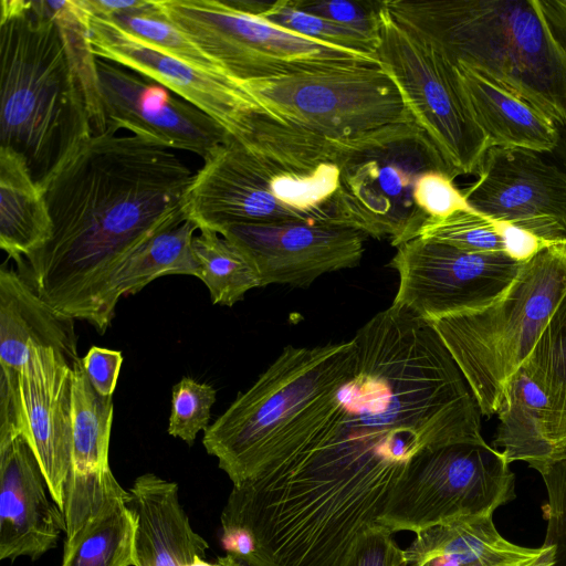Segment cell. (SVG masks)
I'll list each match as a JSON object with an SVG mask.
<instances>
[{"mask_svg": "<svg viewBox=\"0 0 566 566\" xmlns=\"http://www.w3.org/2000/svg\"><path fill=\"white\" fill-rule=\"evenodd\" d=\"M565 294L566 244H554L523 262L511 285L489 305L429 322L482 416L497 412L507 381L531 355Z\"/></svg>", "mask_w": 566, "mask_h": 566, "instance_id": "277c9868", "label": "cell"}, {"mask_svg": "<svg viewBox=\"0 0 566 566\" xmlns=\"http://www.w3.org/2000/svg\"><path fill=\"white\" fill-rule=\"evenodd\" d=\"M123 359L122 352L98 346H92L82 358L87 377L99 395L113 397Z\"/></svg>", "mask_w": 566, "mask_h": 566, "instance_id": "f35d334b", "label": "cell"}, {"mask_svg": "<svg viewBox=\"0 0 566 566\" xmlns=\"http://www.w3.org/2000/svg\"><path fill=\"white\" fill-rule=\"evenodd\" d=\"M276 166L232 138L195 174L185 198L187 218L216 232L230 224L314 221L275 198Z\"/></svg>", "mask_w": 566, "mask_h": 566, "instance_id": "2e32d148", "label": "cell"}, {"mask_svg": "<svg viewBox=\"0 0 566 566\" xmlns=\"http://www.w3.org/2000/svg\"><path fill=\"white\" fill-rule=\"evenodd\" d=\"M389 12L463 64L566 124V51L538 0H385Z\"/></svg>", "mask_w": 566, "mask_h": 566, "instance_id": "7a4b0ae2", "label": "cell"}, {"mask_svg": "<svg viewBox=\"0 0 566 566\" xmlns=\"http://www.w3.org/2000/svg\"><path fill=\"white\" fill-rule=\"evenodd\" d=\"M0 6V147L20 154L39 182L93 132L55 23L39 1Z\"/></svg>", "mask_w": 566, "mask_h": 566, "instance_id": "3957f363", "label": "cell"}, {"mask_svg": "<svg viewBox=\"0 0 566 566\" xmlns=\"http://www.w3.org/2000/svg\"><path fill=\"white\" fill-rule=\"evenodd\" d=\"M403 549L394 539V532L377 523L355 541L343 566H402Z\"/></svg>", "mask_w": 566, "mask_h": 566, "instance_id": "74e56055", "label": "cell"}, {"mask_svg": "<svg viewBox=\"0 0 566 566\" xmlns=\"http://www.w3.org/2000/svg\"><path fill=\"white\" fill-rule=\"evenodd\" d=\"M113 418V397H104L94 389L80 358L72 366L71 472L87 474L109 468L108 450Z\"/></svg>", "mask_w": 566, "mask_h": 566, "instance_id": "83f0119b", "label": "cell"}, {"mask_svg": "<svg viewBox=\"0 0 566 566\" xmlns=\"http://www.w3.org/2000/svg\"><path fill=\"white\" fill-rule=\"evenodd\" d=\"M305 12L325 18L340 27L357 32L378 46L381 27V1L349 0H292Z\"/></svg>", "mask_w": 566, "mask_h": 566, "instance_id": "e575fe53", "label": "cell"}, {"mask_svg": "<svg viewBox=\"0 0 566 566\" xmlns=\"http://www.w3.org/2000/svg\"><path fill=\"white\" fill-rule=\"evenodd\" d=\"M48 484L29 442L0 443V559H38L56 546L65 518L46 495Z\"/></svg>", "mask_w": 566, "mask_h": 566, "instance_id": "d6986e66", "label": "cell"}, {"mask_svg": "<svg viewBox=\"0 0 566 566\" xmlns=\"http://www.w3.org/2000/svg\"><path fill=\"white\" fill-rule=\"evenodd\" d=\"M357 356L354 338L283 348L277 358L205 431L202 444L233 484L259 475L279 433L306 408L340 387Z\"/></svg>", "mask_w": 566, "mask_h": 566, "instance_id": "8992f818", "label": "cell"}, {"mask_svg": "<svg viewBox=\"0 0 566 566\" xmlns=\"http://www.w3.org/2000/svg\"><path fill=\"white\" fill-rule=\"evenodd\" d=\"M52 237L45 197L25 159L0 147V248L21 263Z\"/></svg>", "mask_w": 566, "mask_h": 566, "instance_id": "cb8c5ba5", "label": "cell"}, {"mask_svg": "<svg viewBox=\"0 0 566 566\" xmlns=\"http://www.w3.org/2000/svg\"><path fill=\"white\" fill-rule=\"evenodd\" d=\"M417 237L469 252L504 253L495 221L475 210L460 211L441 220L427 221Z\"/></svg>", "mask_w": 566, "mask_h": 566, "instance_id": "d6a6232c", "label": "cell"}, {"mask_svg": "<svg viewBox=\"0 0 566 566\" xmlns=\"http://www.w3.org/2000/svg\"><path fill=\"white\" fill-rule=\"evenodd\" d=\"M475 175L462 190L473 210L566 244V172L557 164L533 150L490 147Z\"/></svg>", "mask_w": 566, "mask_h": 566, "instance_id": "7c38bea8", "label": "cell"}, {"mask_svg": "<svg viewBox=\"0 0 566 566\" xmlns=\"http://www.w3.org/2000/svg\"><path fill=\"white\" fill-rule=\"evenodd\" d=\"M237 82L255 102L268 130L282 132L306 148L342 155L368 135L413 122L397 85L379 63Z\"/></svg>", "mask_w": 566, "mask_h": 566, "instance_id": "5b68a950", "label": "cell"}, {"mask_svg": "<svg viewBox=\"0 0 566 566\" xmlns=\"http://www.w3.org/2000/svg\"><path fill=\"white\" fill-rule=\"evenodd\" d=\"M74 319L46 303L17 272L0 270V370H19L31 347L78 360Z\"/></svg>", "mask_w": 566, "mask_h": 566, "instance_id": "44dd1931", "label": "cell"}, {"mask_svg": "<svg viewBox=\"0 0 566 566\" xmlns=\"http://www.w3.org/2000/svg\"><path fill=\"white\" fill-rule=\"evenodd\" d=\"M558 139L555 149L551 153L557 165L566 172V124L558 125Z\"/></svg>", "mask_w": 566, "mask_h": 566, "instance_id": "7bdbcfd3", "label": "cell"}, {"mask_svg": "<svg viewBox=\"0 0 566 566\" xmlns=\"http://www.w3.org/2000/svg\"><path fill=\"white\" fill-rule=\"evenodd\" d=\"M92 17L109 18L116 13L143 6L146 0H77Z\"/></svg>", "mask_w": 566, "mask_h": 566, "instance_id": "b9f144b4", "label": "cell"}, {"mask_svg": "<svg viewBox=\"0 0 566 566\" xmlns=\"http://www.w3.org/2000/svg\"><path fill=\"white\" fill-rule=\"evenodd\" d=\"M198 279L213 304L233 306L245 293L260 287L258 275L244 254L228 239L210 229H199L192 239Z\"/></svg>", "mask_w": 566, "mask_h": 566, "instance_id": "f546056e", "label": "cell"}, {"mask_svg": "<svg viewBox=\"0 0 566 566\" xmlns=\"http://www.w3.org/2000/svg\"><path fill=\"white\" fill-rule=\"evenodd\" d=\"M111 468L70 472L64 494L61 566H137L136 516Z\"/></svg>", "mask_w": 566, "mask_h": 566, "instance_id": "ac0fdd59", "label": "cell"}, {"mask_svg": "<svg viewBox=\"0 0 566 566\" xmlns=\"http://www.w3.org/2000/svg\"><path fill=\"white\" fill-rule=\"evenodd\" d=\"M163 13L237 81L301 70L378 63L276 27L228 0H156Z\"/></svg>", "mask_w": 566, "mask_h": 566, "instance_id": "9c48e42d", "label": "cell"}, {"mask_svg": "<svg viewBox=\"0 0 566 566\" xmlns=\"http://www.w3.org/2000/svg\"><path fill=\"white\" fill-rule=\"evenodd\" d=\"M97 72L105 133L126 129L203 160L232 139L213 118L161 84L101 59Z\"/></svg>", "mask_w": 566, "mask_h": 566, "instance_id": "9a60e30c", "label": "cell"}, {"mask_svg": "<svg viewBox=\"0 0 566 566\" xmlns=\"http://www.w3.org/2000/svg\"><path fill=\"white\" fill-rule=\"evenodd\" d=\"M21 436L29 442L52 500L63 511L72 469V364L53 348L31 347L28 360L13 370Z\"/></svg>", "mask_w": 566, "mask_h": 566, "instance_id": "e0dca14e", "label": "cell"}, {"mask_svg": "<svg viewBox=\"0 0 566 566\" xmlns=\"http://www.w3.org/2000/svg\"><path fill=\"white\" fill-rule=\"evenodd\" d=\"M538 473L547 492L545 535L553 543V554L545 566H566V454L552 459Z\"/></svg>", "mask_w": 566, "mask_h": 566, "instance_id": "d590c367", "label": "cell"}, {"mask_svg": "<svg viewBox=\"0 0 566 566\" xmlns=\"http://www.w3.org/2000/svg\"><path fill=\"white\" fill-rule=\"evenodd\" d=\"M128 492L137 522V566H184L206 556L209 545L192 528L175 482L146 473Z\"/></svg>", "mask_w": 566, "mask_h": 566, "instance_id": "7402d4cb", "label": "cell"}, {"mask_svg": "<svg viewBox=\"0 0 566 566\" xmlns=\"http://www.w3.org/2000/svg\"><path fill=\"white\" fill-rule=\"evenodd\" d=\"M396 249L388 263L399 279L391 305L428 323L489 305L522 265L505 253L469 252L419 237Z\"/></svg>", "mask_w": 566, "mask_h": 566, "instance_id": "8fae6325", "label": "cell"}, {"mask_svg": "<svg viewBox=\"0 0 566 566\" xmlns=\"http://www.w3.org/2000/svg\"><path fill=\"white\" fill-rule=\"evenodd\" d=\"M196 230L198 226L186 219L148 239L120 268L116 277L118 295L135 294L168 274L198 277L199 268L191 245Z\"/></svg>", "mask_w": 566, "mask_h": 566, "instance_id": "f1b7e54d", "label": "cell"}, {"mask_svg": "<svg viewBox=\"0 0 566 566\" xmlns=\"http://www.w3.org/2000/svg\"><path fill=\"white\" fill-rule=\"evenodd\" d=\"M555 39L566 51V0H538Z\"/></svg>", "mask_w": 566, "mask_h": 566, "instance_id": "60d3db41", "label": "cell"}, {"mask_svg": "<svg viewBox=\"0 0 566 566\" xmlns=\"http://www.w3.org/2000/svg\"><path fill=\"white\" fill-rule=\"evenodd\" d=\"M453 65L489 148H521L541 154L555 149L558 129L549 117L473 69Z\"/></svg>", "mask_w": 566, "mask_h": 566, "instance_id": "603a6c76", "label": "cell"}, {"mask_svg": "<svg viewBox=\"0 0 566 566\" xmlns=\"http://www.w3.org/2000/svg\"><path fill=\"white\" fill-rule=\"evenodd\" d=\"M234 2L238 7L284 30L377 60V46L361 34L340 27L325 18L305 12L296 8L292 0H277L271 3L259 1Z\"/></svg>", "mask_w": 566, "mask_h": 566, "instance_id": "4dcf8cb0", "label": "cell"}, {"mask_svg": "<svg viewBox=\"0 0 566 566\" xmlns=\"http://www.w3.org/2000/svg\"><path fill=\"white\" fill-rule=\"evenodd\" d=\"M494 221L502 239L504 253L518 262L523 263L544 248L552 245L514 224Z\"/></svg>", "mask_w": 566, "mask_h": 566, "instance_id": "ab89813d", "label": "cell"}, {"mask_svg": "<svg viewBox=\"0 0 566 566\" xmlns=\"http://www.w3.org/2000/svg\"><path fill=\"white\" fill-rule=\"evenodd\" d=\"M453 178L442 170H430L418 179L413 199L427 221L441 220L460 211L473 210Z\"/></svg>", "mask_w": 566, "mask_h": 566, "instance_id": "8d00e7d4", "label": "cell"}, {"mask_svg": "<svg viewBox=\"0 0 566 566\" xmlns=\"http://www.w3.org/2000/svg\"><path fill=\"white\" fill-rule=\"evenodd\" d=\"M105 19L116 23L137 39L185 62L209 71L224 73L163 13L156 0H146L138 8Z\"/></svg>", "mask_w": 566, "mask_h": 566, "instance_id": "1f68e13d", "label": "cell"}, {"mask_svg": "<svg viewBox=\"0 0 566 566\" xmlns=\"http://www.w3.org/2000/svg\"><path fill=\"white\" fill-rule=\"evenodd\" d=\"M546 399V434L556 457L566 453V294L523 364Z\"/></svg>", "mask_w": 566, "mask_h": 566, "instance_id": "484cf974", "label": "cell"}, {"mask_svg": "<svg viewBox=\"0 0 566 566\" xmlns=\"http://www.w3.org/2000/svg\"><path fill=\"white\" fill-rule=\"evenodd\" d=\"M494 446L509 463L523 461L537 472L556 452L546 434V399L522 366L507 381L497 410Z\"/></svg>", "mask_w": 566, "mask_h": 566, "instance_id": "d4e9b609", "label": "cell"}, {"mask_svg": "<svg viewBox=\"0 0 566 566\" xmlns=\"http://www.w3.org/2000/svg\"><path fill=\"white\" fill-rule=\"evenodd\" d=\"M415 534L402 566H545L553 554L547 535L536 548L507 541L493 515L461 517Z\"/></svg>", "mask_w": 566, "mask_h": 566, "instance_id": "ffe728a7", "label": "cell"}, {"mask_svg": "<svg viewBox=\"0 0 566 566\" xmlns=\"http://www.w3.org/2000/svg\"><path fill=\"white\" fill-rule=\"evenodd\" d=\"M90 31L98 59L161 84L213 118L234 140L248 144L256 116L255 104L234 78L170 55L105 18L91 15Z\"/></svg>", "mask_w": 566, "mask_h": 566, "instance_id": "5bb4252c", "label": "cell"}, {"mask_svg": "<svg viewBox=\"0 0 566 566\" xmlns=\"http://www.w3.org/2000/svg\"><path fill=\"white\" fill-rule=\"evenodd\" d=\"M566 454V453H565Z\"/></svg>", "mask_w": 566, "mask_h": 566, "instance_id": "bcb514c9", "label": "cell"}, {"mask_svg": "<svg viewBox=\"0 0 566 566\" xmlns=\"http://www.w3.org/2000/svg\"><path fill=\"white\" fill-rule=\"evenodd\" d=\"M193 176L171 148L150 138L80 136L39 181L52 237L27 258L31 286L103 335L120 297V268L153 235L188 219Z\"/></svg>", "mask_w": 566, "mask_h": 566, "instance_id": "6da1fadb", "label": "cell"}, {"mask_svg": "<svg viewBox=\"0 0 566 566\" xmlns=\"http://www.w3.org/2000/svg\"><path fill=\"white\" fill-rule=\"evenodd\" d=\"M218 233L244 254L260 287H307L325 273L357 266L367 237L343 223L303 220L230 224Z\"/></svg>", "mask_w": 566, "mask_h": 566, "instance_id": "4fadbf2b", "label": "cell"}, {"mask_svg": "<svg viewBox=\"0 0 566 566\" xmlns=\"http://www.w3.org/2000/svg\"><path fill=\"white\" fill-rule=\"evenodd\" d=\"M376 57L453 177L475 175L489 143L454 65L427 39L394 18L385 0Z\"/></svg>", "mask_w": 566, "mask_h": 566, "instance_id": "ba28073f", "label": "cell"}, {"mask_svg": "<svg viewBox=\"0 0 566 566\" xmlns=\"http://www.w3.org/2000/svg\"><path fill=\"white\" fill-rule=\"evenodd\" d=\"M184 566H220L218 563L212 564L205 559V557L198 556L193 560L187 563Z\"/></svg>", "mask_w": 566, "mask_h": 566, "instance_id": "f6af8a7d", "label": "cell"}, {"mask_svg": "<svg viewBox=\"0 0 566 566\" xmlns=\"http://www.w3.org/2000/svg\"><path fill=\"white\" fill-rule=\"evenodd\" d=\"M515 499L504 454L484 443H454L416 455L397 482L380 524L417 533L452 520L493 515Z\"/></svg>", "mask_w": 566, "mask_h": 566, "instance_id": "30bf717a", "label": "cell"}, {"mask_svg": "<svg viewBox=\"0 0 566 566\" xmlns=\"http://www.w3.org/2000/svg\"><path fill=\"white\" fill-rule=\"evenodd\" d=\"M334 208L340 223L367 237L387 238L392 247L418 235L427 222L418 210L415 187L427 171L453 175L442 155L415 123L368 135L340 155Z\"/></svg>", "mask_w": 566, "mask_h": 566, "instance_id": "52a82bcc", "label": "cell"}, {"mask_svg": "<svg viewBox=\"0 0 566 566\" xmlns=\"http://www.w3.org/2000/svg\"><path fill=\"white\" fill-rule=\"evenodd\" d=\"M216 390L211 385L184 377L172 387L167 432L191 446L209 427Z\"/></svg>", "mask_w": 566, "mask_h": 566, "instance_id": "836d02e7", "label": "cell"}, {"mask_svg": "<svg viewBox=\"0 0 566 566\" xmlns=\"http://www.w3.org/2000/svg\"><path fill=\"white\" fill-rule=\"evenodd\" d=\"M217 563L220 566H249L229 554L218 557Z\"/></svg>", "mask_w": 566, "mask_h": 566, "instance_id": "ee69618b", "label": "cell"}, {"mask_svg": "<svg viewBox=\"0 0 566 566\" xmlns=\"http://www.w3.org/2000/svg\"><path fill=\"white\" fill-rule=\"evenodd\" d=\"M39 3L57 28L93 134L105 133L106 119L99 90L98 59L91 43V15L77 0Z\"/></svg>", "mask_w": 566, "mask_h": 566, "instance_id": "4316f807", "label": "cell"}]
</instances>
